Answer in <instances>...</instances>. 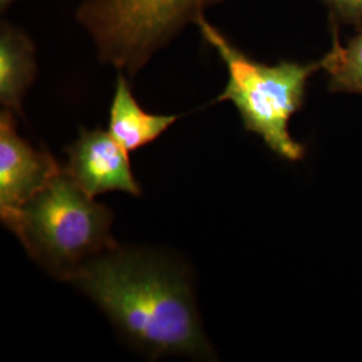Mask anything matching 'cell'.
I'll return each mask as SVG.
<instances>
[{
  "label": "cell",
  "instance_id": "9",
  "mask_svg": "<svg viewBox=\"0 0 362 362\" xmlns=\"http://www.w3.org/2000/svg\"><path fill=\"white\" fill-rule=\"evenodd\" d=\"M332 50L322 58V69L329 74V89L362 94V26L345 46L339 43L337 30Z\"/></svg>",
  "mask_w": 362,
  "mask_h": 362
},
{
  "label": "cell",
  "instance_id": "8",
  "mask_svg": "<svg viewBox=\"0 0 362 362\" xmlns=\"http://www.w3.org/2000/svg\"><path fill=\"white\" fill-rule=\"evenodd\" d=\"M177 119L179 116L146 113L130 90L125 74H118L107 130L128 152L153 143Z\"/></svg>",
  "mask_w": 362,
  "mask_h": 362
},
{
  "label": "cell",
  "instance_id": "10",
  "mask_svg": "<svg viewBox=\"0 0 362 362\" xmlns=\"http://www.w3.org/2000/svg\"><path fill=\"white\" fill-rule=\"evenodd\" d=\"M337 18L354 26H362V0H324Z\"/></svg>",
  "mask_w": 362,
  "mask_h": 362
},
{
  "label": "cell",
  "instance_id": "7",
  "mask_svg": "<svg viewBox=\"0 0 362 362\" xmlns=\"http://www.w3.org/2000/svg\"><path fill=\"white\" fill-rule=\"evenodd\" d=\"M37 76V50L26 33L10 22L0 26V103L22 115V103Z\"/></svg>",
  "mask_w": 362,
  "mask_h": 362
},
{
  "label": "cell",
  "instance_id": "1",
  "mask_svg": "<svg viewBox=\"0 0 362 362\" xmlns=\"http://www.w3.org/2000/svg\"><path fill=\"white\" fill-rule=\"evenodd\" d=\"M67 282L91 298L148 357L212 358L191 282L175 262L117 247L85 260Z\"/></svg>",
  "mask_w": 362,
  "mask_h": 362
},
{
  "label": "cell",
  "instance_id": "6",
  "mask_svg": "<svg viewBox=\"0 0 362 362\" xmlns=\"http://www.w3.org/2000/svg\"><path fill=\"white\" fill-rule=\"evenodd\" d=\"M66 173L90 197L110 191L141 194L130 168L128 151L109 130L82 128L76 143L66 148Z\"/></svg>",
  "mask_w": 362,
  "mask_h": 362
},
{
  "label": "cell",
  "instance_id": "3",
  "mask_svg": "<svg viewBox=\"0 0 362 362\" xmlns=\"http://www.w3.org/2000/svg\"><path fill=\"white\" fill-rule=\"evenodd\" d=\"M196 26L228 71V82L216 101L233 103L245 129L260 136L274 153L290 161L300 160L305 148L291 139L288 121L305 103L308 81L322 69V59L313 64H260L236 47L206 16Z\"/></svg>",
  "mask_w": 362,
  "mask_h": 362
},
{
  "label": "cell",
  "instance_id": "2",
  "mask_svg": "<svg viewBox=\"0 0 362 362\" xmlns=\"http://www.w3.org/2000/svg\"><path fill=\"white\" fill-rule=\"evenodd\" d=\"M1 221L30 257L61 281L88 259L118 247L110 228L113 214L85 194L65 169Z\"/></svg>",
  "mask_w": 362,
  "mask_h": 362
},
{
  "label": "cell",
  "instance_id": "4",
  "mask_svg": "<svg viewBox=\"0 0 362 362\" xmlns=\"http://www.w3.org/2000/svg\"><path fill=\"white\" fill-rule=\"evenodd\" d=\"M223 0H85L77 22L98 58L134 77L152 57Z\"/></svg>",
  "mask_w": 362,
  "mask_h": 362
},
{
  "label": "cell",
  "instance_id": "5",
  "mask_svg": "<svg viewBox=\"0 0 362 362\" xmlns=\"http://www.w3.org/2000/svg\"><path fill=\"white\" fill-rule=\"evenodd\" d=\"M16 113H0V215L22 207L64 169L16 132Z\"/></svg>",
  "mask_w": 362,
  "mask_h": 362
},
{
  "label": "cell",
  "instance_id": "11",
  "mask_svg": "<svg viewBox=\"0 0 362 362\" xmlns=\"http://www.w3.org/2000/svg\"><path fill=\"white\" fill-rule=\"evenodd\" d=\"M15 0H0V10L4 13V10H7Z\"/></svg>",
  "mask_w": 362,
  "mask_h": 362
}]
</instances>
